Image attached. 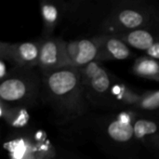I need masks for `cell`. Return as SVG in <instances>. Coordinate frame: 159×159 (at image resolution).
<instances>
[{
	"label": "cell",
	"instance_id": "6da1fadb",
	"mask_svg": "<svg viewBox=\"0 0 159 159\" xmlns=\"http://www.w3.org/2000/svg\"><path fill=\"white\" fill-rule=\"evenodd\" d=\"M41 100L51 108L60 123L74 121L89 112L90 105L78 68L66 66L41 73Z\"/></svg>",
	"mask_w": 159,
	"mask_h": 159
},
{
	"label": "cell",
	"instance_id": "7a4b0ae2",
	"mask_svg": "<svg viewBox=\"0 0 159 159\" xmlns=\"http://www.w3.org/2000/svg\"><path fill=\"white\" fill-rule=\"evenodd\" d=\"M41 73L34 69L11 67L6 79L1 81V102L16 107H30L41 99Z\"/></svg>",
	"mask_w": 159,
	"mask_h": 159
},
{
	"label": "cell",
	"instance_id": "3957f363",
	"mask_svg": "<svg viewBox=\"0 0 159 159\" xmlns=\"http://www.w3.org/2000/svg\"><path fill=\"white\" fill-rule=\"evenodd\" d=\"M155 6L144 1L118 3L102 22L101 34H117L138 29H146Z\"/></svg>",
	"mask_w": 159,
	"mask_h": 159
},
{
	"label": "cell",
	"instance_id": "277c9868",
	"mask_svg": "<svg viewBox=\"0 0 159 159\" xmlns=\"http://www.w3.org/2000/svg\"><path fill=\"white\" fill-rule=\"evenodd\" d=\"M81 81L86 98L94 108L110 109V96L116 80L101 61H93L79 68Z\"/></svg>",
	"mask_w": 159,
	"mask_h": 159
},
{
	"label": "cell",
	"instance_id": "5b68a950",
	"mask_svg": "<svg viewBox=\"0 0 159 159\" xmlns=\"http://www.w3.org/2000/svg\"><path fill=\"white\" fill-rule=\"evenodd\" d=\"M41 39L19 43H0V59L11 67L34 69L38 66Z\"/></svg>",
	"mask_w": 159,
	"mask_h": 159
},
{
	"label": "cell",
	"instance_id": "8992f818",
	"mask_svg": "<svg viewBox=\"0 0 159 159\" xmlns=\"http://www.w3.org/2000/svg\"><path fill=\"white\" fill-rule=\"evenodd\" d=\"M139 112L123 110L107 120L104 133L109 141L119 146H129L136 142L134 137V121Z\"/></svg>",
	"mask_w": 159,
	"mask_h": 159
},
{
	"label": "cell",
	"instance_id": "52a82bcc",
	"mask_svg": "<svg viewBox=\"0 0 159 159\" xmlns=\"http://www.w3.org/2000/svg\"><path fill=\"white\" fill-rule=\"evenodd\" d=\"M65 40L51 36L42 38L40 45L38 70L41 73L50 72L67 66L64 53Z\"/></svg>",
	"mask_w": 159,
	"mask_h": 159
},
{
	"label": "cell",
	"instance_id": "ba28073f",
	"mask_svg": "<svg viewBox=\"0 0 159 159\" xmlns=\"http://www.w3.org/2000/svg\"><path fill=\"white\" fill-rule=\"evenodd\" d=\"M133 127L136 142H139L148 149L159 153L158 116L139 113Z\"/></svg>",
	"mask_w": 159,
	"mask_h": 159
},
{
	"label": "cell",
	"instance_id": "9c48e42d",
	"mask_svg": "<svg viewBox=\"0 0 159 159\" xmlns=\"http://www.w3.org/2000/svg\"><path fill=\"white\" fill-rule=\"evenodd\" d=\"M96 37L100 46L98 61H123L132 56L130 48L116 34H100Z\"/></svg>",
	"mask_w": 159,
	"mask_h": 159
},
{
	"label": "cell",
	"instance_id": "30bf717a",
	"mask_svg": "<svg viewBox=\"0 0 159 159\" xmlns=\"http://www.w3.org/2000/svg\"><path fill=\"white\" fill-rule=\"evenodd\" d=\"M65 7L61 3L55 1L43 0L40 3V13L43 22V38H49L52 36L58 24L61 22Z\"/></svg>",
	"mask_w": 159,
	"mask_h": 159
},
{
	"label": "cell",
	"instance_id": "8fae6325",
	"mask_svg": "<svg viewBox=\"0 0 159 159\" xmlns=\"http://www.w3.org/2000/svg\"><path fill=\"white\" fill-rule=\"evenodd\" d=\"M140 94L121 82L115 80L110 96V109L132 110Z\"/></svg>",
	"mask_w": 159,
	"mask_h": 159
},
{
	"label": "cell",
	"instance_id": "7c38bea8",
	"mask_svg": "<svg viewBox=\"0 0 159 159\" xmlns=\"http://www.w3.org/2000/svg\"><path fill=\"white\" fill-rule=\"evenodd\" d=\"M100 46L95 36L77 40V52L74 61L73 67L82 68L90 62L98 61Z\"/></svg>",
	"mask_w": 159,
	"mask_h": 159
},
{
	"label": "cell",
	"instance_id": "4fadbf2b",
	"mask_svg": "<svg viewBox=\"0 0 159 159\" xmlns=\"http://www.w3.org/2000/svg\"><path fill=\"white\" fill-rule=\"evenodd\" d=\"M123 40L129 48L146 51L155 43L159 41V35L147 29H138L116 34Z\"/></svg>",
	"mask_w": 159,
	"mask_h": 159
},
{
	"label": "cell",
	"instance_id": "5bb4252c",
	"mask_svg": "<svg viewBox=\"0 0 159 159\" xmlns=\"http://www.w3.org/2000/svg\"><path fill=\"white\" fill-rule=\"evenodd\" d=\"M132 72L139 77L159 82V61L147 55L139 57L132 66Z\"/></svg>",
	"mask_w": 159,
	"mask_h": 159
},
{
	"label": "cell",
	"instance_id": "9a60e30c",
	"mask_svg": "<svg viewBox=\"0 0 159 159\" xmlns=\"http://www.w3.org/2000/svg\"><path fill=\"white\" fill-rule=\"evenodd\" d=\"M1 103V117L13 128H22L29 122L30 116L24 107L10 106L3 102Z\"/></svg>",
	"mask_w": 159,
	"mask_h": 159
},
{
	"label": "cell",
	"instance_id": "2e32d148",
	"mask_svg": "<svg viewBox=\"0 0 159 159\" xmlns=\"http://www.w3.org/2000/svg\"><path fill=\"white\" fill-rule=\"evenodd\" d=\"M132 110L143 114L159 112V89L146 91L140 94V97Z\"/></svg>",
	"mask_w": 159,
	"mask_h": 159
},
{
	"label": "cell",
	"instance_id": "e0dca14e",
	"mask_svg": "<svg viewBox=\"0 0 159 159\" xmlns=\"http://www.w3.org/2000/svg\"><path fill=\"white\" fill-rule=\"evenodd\" d=\"M145 54L153 59H156L159 61V41L155 43L150 48H148L145 51Z\"/></svg>",
	"mask_w": 159,
	"mask_h": 159
},
{
	"label": "cell",
	"instance_id": "ac0fdd59",
	"mask_svg": "<svg viewBox=\"0 0 159 159\" xmlns=\"http://www.w3.org/2000/svg\"><path fill=\"white\" fill-rule=\"evenodd\" d=\"M10 69L11 68H9V69L7 68V62L2 59H0V79H1V81L6 79Z\"/></svg>",
	"mask_w": 159,
	"mask_h": 159
}]
</instances>
